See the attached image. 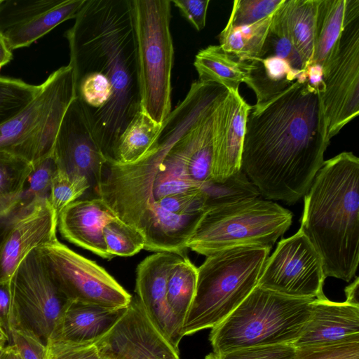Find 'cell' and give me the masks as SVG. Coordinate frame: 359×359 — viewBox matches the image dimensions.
<instances>
[{
    "label": "cell",
    "mask_w": 359,
    "mask_h": 359,
    "mask_svg": "<svg viewBox=\"0 0 359 359\" xmlns=\"http://www.w3.org/2000/svg\"><path fill=\"white\" fill-rule=\"evenodd\" d=\"M300 223L326 278L351 280L359 262V158L352 152L323 162L304 196Z\"/></svg>",
    "instance_id": "3957f363"
},
{
    "label": "cell",
    "mask_w": 359,
    "mask_h": 359,
    "mask_svg": "<svg viewBox=\"0 0 359 359\" xmlns=\"http://www.w3.org/2000/svg\"><path fill=\"white\" fill-rule=\"evenodd\" d=\"M323 81L321 97L330 140L359 113V18L344 28L339 52Z\"/></svg>",
    "instance_id": "7c38bea8"
},
{
    "label": "cell",
    "mask_w": 359,
    "mask_h": 359,
    "mask_svg": "<svg viewBox=\"0 0 359 359\" xmlns=\"http://www.w3.org/2000/svg\"><path fill=\"white\" fill-rule=\"evenodd\" d=\"M65 32L74 81L96 72L108 79L112 95L90 118L107 162L118 140L141 110L131 0H86Z\"/></svg>",
    "instance_id": "7a4b0ae2"
},
{
    "label": "cell",
    "mask_w": 359,
    "mask_h": 359,
    "mask_svg": "<svg viewBox=\"0 0 359 359\" xmlns=\"http://www.w3.org/2000/svg\"><path fill=\"white\" fill-rule=\"evenodd\" d=\"M293 344H277L238 349L217 355L219 359H293Z\"/></svg>",
    "instance_id": "74e56055"
},
{
    "label": "cell",
    "mask_w": 359,
    "mask_h": 359,
    "mask_svg": "<svg viewBox=\"0 0 359 359\" xmlns=\"http://www.w3.org/2000/svg\"><path fill=\"white\" fill-rule=\"evenodd\" d=\"M325 278L320 256L299 229L278 242L264 265L257 286L292 297L318 299L325 297Z\"/></svg>",
    "instance_id": "8fae6325"
},
{
    "label": "cell",
    "mask_w": 359,
    "mask_h": 359,
    "mask_svg": "<svg viewBox=\"0 0 359 359\" xmlns=\"http://www.w3.org/2000/svg\"><path fill=\"white\" fill-rule=\"evenodd\" d=\"M141 111L162 123L171 109V1L131 0Z\"/></svg>",
    "instance_id": "8992f818"
},
{
    "label": "cell",
    "mask_w": 359,
    "mask_h": 359,
    "mask_svg": "<svg viewBox=\"0 0 359 359\" xmlns=\"http://www.w3.org/2000/svg\"><path fill=\"white\" fill-rule=\"evenodd\" d=\"M41 85L0 76V126L25 109L37 95Z\"/></svg>",
    "instance_id": "1f68e13d"
},
{
    "label": "cell",
    "mask_w": 359,
    "mask_h": 359,
    "mask_svg": "<svg viewBox=\"0 0 359 359\" xmlns=\"http://www.w3.org/2000/svg\"><path fill=\"white\" fill-rule=\"evenodd\" d=\"M116 217L98 197L76 200L58 215L57 228L63 238L74 245L107 259L114 258L107 251L103 229Z\"/></svg>",
    "instance_id": "d6986e66"
},
{
    "label": "cell",
    "mask_w": 359,
    "mask_h": 359,
    "mask_svg": "<svg viewBox=\"0 0 359 359\" xmlns=\"http://www.w3.org/2000/svg\"><path fill=\"white\" fill-rule=\"evenodd\" d=\"M197 284V268L185 256L173 266L167 282L168 306L180 326L183 323L193 302Z\"/></svg>",
    "instance_id": "83f0119b"
},
{
    "label": "cell",
    "mask_w": 359,
    "mask_h": 359,
    "mask_svg": "<svg viewBox=\"0 0 359 359\" xmlns=\"http://www.w3.org/2000/svg\"><path fill=\"white\" fill-rule=\"evenodd\" d=\"M293 359H359V341L296 347Z\"/></svg>",
    "instance_id": "8d00e7d4"
},
{
    "label": "cell",
    "mask_w": 359,
    "mask_h": 359,
    "mask_svg": "<svg viewBox=\"0 0 359 359\" xmlns=\"http://www.w3.org/2000/svg\"><path fill=\"white\" fill-rule=\"evenodd\" d=\"M11 330L48 346L70 304L37 248L32 250L10 280Z\"/></svg>",
    "instance_id": "9c48e42d"
},
{
    "label": "cell",
    "mask_w": 359,
    "mask_h": 359,
    "mask_svg": "<svg viewBox=\"0 0 359 359\" xmlns=\"http://www.w3.org/2000/svg\"><path fill=\"white\" fill-rule=\"evenodd\" d=\"M7 342H9L8 338L0 327V347H6Z\"/></svg>",
    "instance_id": "bcb514c9"
},
{
    "label": "cell",
    "mask_w": 359,
    "mask_h": 359,
    "mask_svg": "<svg viewBox=\"0 0 359 359\" xmlns=\"http://www.w3.org/2000/svg\"><path fill=\"white\" fill-rule=\"evenodd\" d=\"M273 13L248 25L233 27L226 24L219 35L220 46L241 61L259 59L271 28Z\"/></svg>",
    "instance_id": "484cf974"
},
{
    "label": "cell",
    "mask_w": 359,
    "mask_h": 359,
    "mask_svg": "<svg viewBox=\"0 0 359 359\" xmlns=\"http://www.w3.org/2000/svg\"><path fill=\"white\" fill-rule=\"evenodd\" d=\"M21 359H48V346L36 339L11 330V343Z\"/></svg>",
    "instance_id": "60d3db41"
},
{
    "label": "cell",
    "mask_w": 359,
    "mask_h": 359,
    "mask_svg": "<svg viewBox=\"0 0 359 359\" xmlns=\"http://www.w3.org/2000/svg\"><path fill=\"white\" fill-rule=\"evenodd\" d=\"M292 213L260 198L208 208L187 248L205 256L243 245L272 247L292 223Z\"/></svg>",
    "instance_id": "52a82bcc"
},
{
    "label": "cell",
    "mask_w": 359,
    "mask_h": 359,
    "mask_svg": "<svg viewBox=\"0 0 359 359\" xmlns=\"http://www.w3.org/2000/svg\"><path fill=\"white\" fill-rule=\"evenodd\" d=\"M86 0H0V34L12 51L75 18Z\"/></svg>",
    "instance_id": "9a60e30c"
},
{
    "label": "cell",
    "mask_w": 359,
    "mask_h": 359,
    "mask_svg": "<svg viewBox=\"0 0 359 359\" xmlns=\"http://www.w3.org/2000/svg\"><path fill=\"white\" fill-rule=\"evenodd\" d=\"M90 188L85 177L69 175L57 169L52 180L48 201L57 217L68 205L78 200Z\"/></svg>",
    "instance_id": "836d02e7"
},
{
    "label": "cell",
    "mask_w": 359,
    "mask_h": 359,
    "mask_svg": "<svg viewBox=\"0 0 359 359\" xmlns=\"http://www.w3.org/2000/svg\"><path fill=\"white\" fill-rule=\"evenodd\" d=\"M48 359H102L95 344L83 345L50 340Z\"/></svg>",
    "instance_id": "f35d334b"
},
{
    "label": "cell",
    "mask_w": 359,
    "mask_h": 359,
    "mask_svg": "<svg viewBox=\"0 0 359 359\" xmlns=\"http://www.w3.org/2000/svg\"><path fill=\"white\" fill-rule=\"evenodd\" d=\"M34 99L0 126V151L32 165L53 154L62 118L76 97L74 73L67 65L51 73Z\"/></svg>",
    "instance_id": "ba28073f"
},
{
    "label": "cell",
    "mask_w": 359,
    "mask_h": 359,
    "mask_svg": "<svg viewBox=\"0 0 359 359\" xmlns=\"http://www.w3.org/2000/svg\"><path fill=\"white\" fill-rule=\"evenodd\" d=\"M12 51L8 48L0 34V69L2 66L8 63L12 60Z\"/></svg>",
    "instance_id": "ee69618b"
},
{
    "label": "cell",
    "mask_w": 359,
    "mask_h": 359,
    "mask_svg": "<svg viewBox=\"0 0 359 359\" xmlns=\"http://www.w3.org/2000/svg\"><path fill=\"white\" fill-rule=\"evenodd\" d=\"M161 126L140 110L119 137L109 162L127 164L140 159L154 146Z\"/></svg>",
    "instance_id": "4316f807"
},
{
    "label": "cell",
    "mask_w": 359,
    "mask_h": 359,
    "mask_svg": "<svg viewBox=\"0 0 359 359\" xmlns=\"http://www.w3.org/2000/svg\"><path fill=\"white\" fill-rule=\"evenodd\" d=\"M171 3L197 31L205 27L209 0H173Z\"/></svg>",
    "instance_id": "ab89813d"
},
{
    "label": "cell",
    "mask_w": 359,
    "mask_h": 359,
    "mask_svg": "<svg viewBox=\"0 0 359 359\" xmlns=\"http://www.w3.org/2000/svg\"><path fill=\"white\" fill-rule=\"evenodd\" d=\"M251 109L252 106L238 90L229 92L217 136L211 181L223 182L241 170L245 124Z\"/></svg>",
    "instance_id": "ffe728a7"
},
{
    "label": "cell",
    "mask_w": 359,
    "mask_h": 359,
    "mask_svg": "<svg viewBox=\"0 0 359 359\" xmlns=\"http://www.w3.org/2000/svg\"><path fill=\"white\" fill-rule=\"evenodd\" d=\"M53 278L72 302L111 309L127 307L133 296L104 268L60 243L37 248Z\"/></svg>",
    "instance_id": "30bf717a"
},
{
    "label": "cell",
    "mask_w": 359,
    "mask_h": 359,
    "mask_svg": "<svg viewBox=\"0 0 359 359\" xmlns=\"http://www.w3.org/2000/svg\"><path fill=\"white\" fill-rule=\"evenodd\" d=\"M182 257L161 252L144 258L137 267L135 290V297L149 321L178 353L183 335L168 306L166 290L170 271Z\"/></svg>",
    "instance_id": "e0dca14e"
},
{
    "label": "cell",
    "mask_w": 359,
    "mask_h": 359,
    "mask_svg": "<svg viewBox=\"0 0 359 359\" xmlns=\"http://www.w3.org/2000/svg\"><path fill=\"white\" fill-rule=\"evenodd\" d=\"M314 299L296 298L256 286L222 322L211 328L213 353L263 345L294 344L301 336Z\"/></svg>",
    "instance_id": "5b68a950"
},
{
    "label": "cell",
    "mask_w": 359,
    "mask_h": 359,
    "mask_svg": "<svg viewBox=\"0 0 359 359\" xmlns=\"http://www.w3.org/2000/svg\"><path fill=\"white\" fill-rule=\"evenodd\" d=\"M201 188L206 196V210L257 198L261 196L241 169L223 182L210 181Z\"/></svg>",
    "instance_id": "f546056e"
},
{
    "label": "cell",
    "mask_w": 359,
    "mask_h": 359,
    "mask_svg": "<svg viewBox=\"0 0 359 359\" xmlns=\"http://www.w3.org/2000/svg\"><path fill=\"white\" fill-rule=\"evenodd\" d=\"M0 359H21L17 352L16 348L13 344H8L6 346L4 353Z\"/></svg>",
    "instance_id": "f6af8a7d"
},
{
    "label": "cell",
    "mask_w": 359,
    "mask_h": 359,
    "mask_svg": "<svg viewBox=\"0 0 359 359\" xmlns=\"http://www.w3.org/2000/svg\"><path fill=\"white\" fill-rule=\"evenodd\" d=\"M323 92L321 68L312 65L282 93L252 106L241 169L266 198L295 203L325 161L330 140Z\"/></svg>",
    "instance_id": "6da1fadb"
},
{
    "label": "cell",
    "mask_w": 359,
    "mask_h": 359,
    "mask_svg": "<svg viewBox=\"0 0 359 359\" xmlns=\"http://www.w3.org/2000/svg\"><path fill=\"white\" fill-rule=\"evenodd\" d=\"M245 83L255 93L256 104L264 103L292 84L303 72L294 70L284 60L269 57L248 62Z\"/></svg>",
    "instance_id": "cb8c5ba5"
},
{
    "label": "cell",
    "mask_w": 359,
    "mask_h": 359,
    "mask_svg": "<svg viewBox=\"0 0 359 359\" xmlns=\"http://www.w3.org/2000/svg\"><path fill=\"white\" fill-rule=\"evenodd\" d=\"M6 347H0V358L3 355Z\"/></svg>",
    "instance_id": "c3c4849f"
},
{
    "label": "cell",
    "mask_w": 359,
    "mask_h": 359,
    "mask_svg": "<svg viewBox=\"0 0 359 359\" xmlns=\"http://www.w3.org/2000/svg\"><path fill=\"white\" fill-rule=\"evenodd\" d=\"M272 247L243 245L206 257L197 268L196 293L182 327L183 337L222 322L257 285Z\"/></svg>",
    "instance_id": "277c9868"
},
{
    "label": "cell",
    "mask_w": 359,
    "mask_h": 359,
    "mask_svg": "<svg viewBox=\"0 0 359 359\" xmlns=\"http://www.w3.org/2000/svg\"><path fill=\"white\" fill-rule=\"evenodd\" d=\"M359 341V305L314 299L309 319L295 347Z\"/></svg>",
    "instance_id": "ac0fdd59"
},
{
    "label": "cell",
    "mask_w": 359,
    "mask_h": 359,
    "mask_svg": "<svg viewBox=\"0 0 359 359\" xmlns=\"http://www.w3.org/2000/svg\"><path fill=\"white\" fill-rule=\"evenodd\" d=\"M204 359H219V358L213 353H210L207 355Z\"/></svg>",
    "instance_id": "7dc6e473"
},
{
    "label": "cell",
    "mask_w": 359,
    "mask_h": 359,
    "mask_svg": "<svg viewBox=\"0 0 359 359\" xmlns=\"http://www.w3.org/2000/svg\"><path fill=\"white\" fill-rule=\"evenodd\" d=\"M194 66L199 81L218 83L229 91L238 90L240 84L248 79V62L239 60L220 45H210L200 50Z\"/></svg>",
    "instance_id": "603a6c76"
},
{
    "label": "cell",
    "mask_w": 359,
    "mask_h": 359,
    "mask_svg": "<svg viewBox=\"0 0 359 359\" xmlns=\"http://www.w3.org/2000/svg\"><path fill=\"white\" fill-rule=\"evenodd\" d=\"M284 0H236L227 25L238 27L255 23L273 14Z\"/></svg>",
    "instance_id": "d590c367"
},
{
    "label": "cell",
    "mask_w": 359,
    "mask_h": 359,
    "mask_svg": "<svg viewBox=\"0 0 359 359\" xmlns=\"http://www.w3.org/2000/svg\"><path fill=\"white\" fill-rule=\"evenodd\" d=\"M358 18L359 0H318L311 65L319 66L323 76L337 57L344 28Z\"/></svg>",
    "instance_id": "7402d4cb"
},
{
    "label": "cell",
    "mask_w": 359,
    "mask_h": 359,
    "mask_svg": "<svg viewBox=\"0 0 359 359\" xmlns=\"http://www.w3.org/2000/svg\"><path fill=\"white\" fill-rule=\"evenodd\" d=\"M127 307L111 309L71 302L50 340L93 345L111 330Z\"/></svg>",
    "instance_id": "44dd1931"
},
{
    "label": "cell",
    "mask_w": 359,
    "mask_h": 359,
    "mask_svg": "<svg viewBox=\"0 0 359 359\" xmlns=\"http://www.w3.org/2000/svg\"><path fill=\"white\" fill-rule=\"evenodd\" d=\"M52 156L57 169L85 177L95 190L107 163L96 140L86 107L76 96L62 118Z\"/></svg>",
    "instance_id": "5bb4252c"
},
{
    "label": "cell",
    "mask_w": 359,
    "mask_h": 359,
    "mask_svg": "<svg viewBox=\"0 0 359 359\" xmlns=\"http://www.w3.org/2000/svg\"><path fill=\"white\" fill-rule=\"evenodd\" d=\"M108 252L113 257H130L144 248V239L135 229L116 217L103 229Z\"/></svg>",
    "instance_id": "d6a6232c"
},
{
    "label": "cell",
    "mask_w": 359,
    "mask_h": 359,
    "mask_svg": "<svg viewBox=\"0 0 359 359\" xmlns=\"http://www.w3.org/2000/svg\"><path fill=\"white\" fill-rule=\"evenodd\" d=\"M344 292L346 297V302L359 305V278L358 276L355 277L353 283L346 287Z\"/></svg>",
    "instance_id": "7bdbcfd3"
},
{
    "label": "cell",
    "mask_w": 359,
    "mask_h": 359,
    "mask_svg": "<svg viewBox=\"0 0 359 359\" xmlns=\"http://www.w3.org/2000/svg\"><path fill=\"white\" fill-rule=\"evenodd\" d=\"M11 311V292L10 280L0 282V327L11 343V327L10 323Z\"/></svg>",
    "instance_id": "b9f144b4"
},
{
    "label": "cell",
    "mask_w": 359,
    "mask_h": 359,
    "mask_svg": "<svg viewBox=\"0 0 359 359\" xmlns=\"http://www.w3.org/2000/svg\"><path fill=\"white\" fill-rule=\"evenodd\" d=\"M95 346L102 359H180V353L149 321L136 297Z\"/></svg>",
    "instance_id": "2e32d148"
},
{
    "label": "cell",
    "mask_w": 359,
    "mask_h": 359,
    "mask_svg": "<svg viewBox=\"0 0 359 359\" xmlns=\"http://www.w3.org/2000/svg\"><path fill=\"white\" fill-rule=\"evenodd\" d=\"M318 0H285V14L291 42L305 68L311 65L315 43Z\"/></svg>",
    "instance_id": "d4e9b609"
},
{
    "label": "cell",
    "mask_w": 359,
    "mask_h": 359,
    "mask_svg": "<svg viewBox=\"0 0 359 359\" xmlns=\"http://www.w3.org/2000/svg\"><path fill=\"white\" fill-rule=\"evenodd\" d=\"M32 164L13 154L0 151V216L20 202Z\"/></svg>",
    "instance_id": "f1b7e54d"
},
{
    "label": "cell",
    "mask_w": 359,
    "mask_h": 359,
    "mask_svg": "<svg viewBox=\"0 0 359 359\" xmlns=\"http://www.w3.org/2000/svg\"><path fill=\"white\" fill-rule=\"evenodd\" d=\"M285 3V0L273 13L271 28L259 59L277 57L285 60L294 70L302 72L306 68L290 40Z\"/></svg>",
    "instance_id": "4dcf8cb0"
},
{
    "label": "cell",
    "mask_w": 359,
    "mask_h": 359,
    "mask_svg": "<svg viewBox=\"0 0 359 359\" xmlns=\"http://www.w3.org/2000/svg\"><path fill=\"white\" fill-rule=\"evenodd\" d=\"M57 215L48 198L18 203L0 216V282L11 280L34 249L57 238Z\"/></svg>",
    "instance_id": "4fadbf2b"
},
{
    "label": "cell",
    "mask_w": 359,
    "mask_h": 359,
    "mask_svg": "<svg viewBox=\"0 0 359 359\" xmlns=\"http://www.w3.org/2000/svg\"><path fill=\"white\" fill-rule=\"evenodd\" d=\"M21 195L20 203H28L36 198H48L57 166L53 156L32 165Z\"/></svg>",
    "instance_id": "e575fe53"
}]
</instances>
